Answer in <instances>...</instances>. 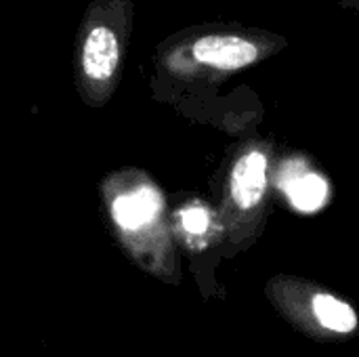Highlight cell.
I'll return each instance as SVG.
<instances>
[{"label":"cell","instance_id":"obj_5","mask_svg":"<svg viewBox=\"0 0 359 357\" xmlns=\"http://www.w3.org/2000/svg\"><path fill=\"white\" fill-rule=\"evenodd\" d=\"M265 295L290 326L318 343H341L358 335L353 305L322 284L280 274L267 280Z\"/></svg>","mask_w":359,"mask_h":357},{"label":"cell","instance_id":"obj_3","mask_svg":"<svg viewBox=\"0 0 359 357\" xmlns=\"http://www.w3.org/2000/svg\"><path fill=\"white\" fill-rule=\"evenodd\" d=\"M135 25V0H90L74 40V86L88 107L116 95Z\"/></svg>","mask_w":359,"mask_h":357},{"label":"cell","instance_id":"obj_6","mask_svg":"<svg viewBox=\"0 0 359 357\" xmlns=\"http://www.w3.org/2000/svg\"><path fill=\"white\" fill-rule=\"evenodd\" d=\"M172 236L179 248L198 255L225 240L217 208L200 198H189L170 210Z\"/></svg>","mask_w":359,"mask_h":357},{"label":"cell","instance_id":"obj_2","mask_svg":"<svg viewBox=\"0 0 359 357\" xmlns=\"http://www.w3.org/2000/svg\"><path fill=\"white\" fill-rule=\"evenodd\" d=\"M99 196L107 225L124 255L147 276L179 284L181 261L170 210L151 175L135 166L111 170L99 181Z\"/></svg>","mask_w":359,"mask_h":357},{"label":"cell","instance_id":"obj_7","mask_svg":"<svg viewBox=\"0 0 359 357\" xmlns=\"http://www.w3.org/2000/svg\"><path fill=\"white\" fill-rule=\"evenodd\" d=\"M339 4H341V6H345V8H349V11H353V13H358V15H359V0H339Z\"/></svg>","mask_w":359,"mask_h":357},{"label":"cell","instance_id":"obj_4","mask_svg":"<svg viewBox=\"0 0 359 357\" xmlns=\"http://www.w3.org/2000/svg\"><path fill=\"white\" fill-rule=\"evenodd\" d=\"M273 177V145L265 139H248L229 158L221 198L219 221L227 244L246 250L263 234Z\"/></svg>","mask_w":359,"mask_h":357},{"label":"cell","instance_id":"obj_1","mask_svg":"<svg viewBox=\"0 0 359 357\" xmlns=\"http://www.w3.org/2000/svg\"><path fill=\"white\" fill-rule=\"evenodd\" d=\"M288 40L265 27L198 23L164 38L154 50L151 97L187 112L231 76L273 57Z\"/></svg>","mask_w":359,"mask_h":357}]
</instances>
